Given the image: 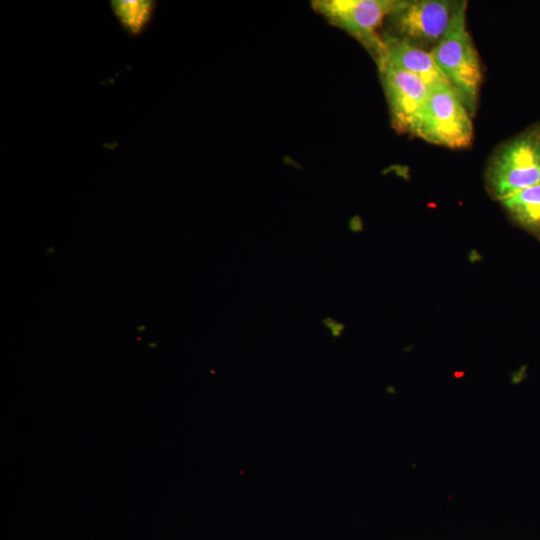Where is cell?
<instances>
[{"instance_id":"obj_5","label":"cell","mask_w":540,"mask_h":540,"mask_svg":"<svg viewBox=\"0 0 540 540\" xmlns=\"http://www.w3.org/2000/svg\"><path fill=\"white\" fill-rule=\"evenodd\" d=\"M398 0H317L312 2L316 12L331 24L346 31L360 42L375 61L385 52L378 29Z\"/></svg>"},{"instance_id":"obj_9","label":"cell","mask_w":540,"mask_h":540,"mask_svg":"<svg viewBox=\"0 0 540 540\" xmlns=\"http://www.w3.org/2000/svg\"><path fill=\"white\" fill-rule=\"evenodd\" d=\"M110 7L125 32L133 37L141 35L149 26L157 1L113 0Z\"/></svg>"},{"instance_id":"obj_10","label":"cell","mask_w":540,"mask_h":540,"mask_svg":"<svg viewBox=\"0 0 540 540\" xmlns=\"http://www.w3.org/2000/svg\"><path fill=\"white\" fill-rule=\"evenodd\" d=\"M157 344H158V342L149 343L148 346L155 348L157 346Z\"/></svg>"},{"instance_id":"obj_8","label":"cell","mask_w":540,"mask_h":540,"mask_svg":"<svg viewBox=\"0 0 540 540\" xmlns=\"http://www.w3.org/2000/svg\"><path fill=\"white\" fill-rule=\"evenodd\" d=\"M511 220L540 240V183L500 201Z\"/></svg>"},{"instance_id":"obj_7","label":"cell","mask_w":540,"mask_h":540,"mask_svg":"<svg viewBox=\"0 0 540 540\" xmlns=\"http://www.w3.org/2000/svg\"><path fill=\"white\" fill-rule=\"evenodd\" d=\"M382 38L385 46V52L382 57L390 63L419 77L431 89L436 87H451L436 65L431 52L417 48L387 34L382 36Z\"/></svg>"},{"instance_id":"obj_3","label":"cell","mask_w":540,"mask_h":540,"mask_svg":"<svg viewBox=\"0 0 540 540\" xmlns=\"http://www.w3.org/2000/svg\"><path fill=\"white\" fill-rule=\"evenodd\" d=\"M465 1L398 0L386 20L387 35L431 52L448 31Z\"/></svg>"},{"instance_id":"obj_6","label":"cell","mask_w":540,"mask_h":540,"mask_svg":"<svg viewBox=\"0 0 540 540\" xmlns=\"http://www.w3.org/2000/svg\"><path fill=\"white\" fill-rule=\"evenodd\" d=\"M393 127L413 134L431 88L419 77L395 66L384 57L376 61Z\"/></svg>"},{"instance_id":"obj_1","label":"cell","mask_w":540,"mask_h":540,"mask_svg":"<svg viewBox=\"0 0 540 540\" xmlns=\"http://www.w3.org/2000/svg\"><path fill=\"white\" fill-rule=\"evenodd\" d=\"M540 183V123L504 142L491 157L486 185L498 201Z\"/></svg>"},{"instance_id":"obj_4","label":"cell","mask_w":540,"mask_h":540,"mask_svg":"<svg viewBox=\"0 0 540 540\" xmlns=\"http://www.w3.org/2000/svg\"><path fill=\"white\" fill-rule=\"evenodd\" d=\"M471 114L451 87L432 88L413 135L451 149L468 147L473 139Z\"/></svg>"},{"instance_id":"obj_11","label":"cell","mask_w":540,"mask_h":540,"mask_svg":"<svg viewBox=\"0 0 540 540\" xmlns=\"http://www.w3.org/2000/svg\"><path fill=\"white\" fill-rule=\"evenodd\" d=\"M137 328H138L139 331H142V330L145 329V326H140V325H138Z\"/></svg>"},{"instance_id":"obj_2","label":"cell","mask_w":540,"mask_h":540,"mask_svg":"<svg viewBox=\"0 0 540 540\" xmlns=\"http://www.w3.org/2000/svg\"><path fill=\"white\" fill-rule=\"evenodd\" d=\"M466 7L465 1L431 54L443 76L473 114L483 76L477 50L466 26Z\"/></svg>"}]
</instances>
